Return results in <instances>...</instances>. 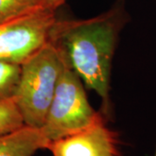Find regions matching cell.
Here are the masks:
<instances>
[{
  "label": "cell",
  "instance_id": "3",
  "mask_svg": "<svg viewBox=\"0 0 156 156\" xmlns=\"http://www.w3.org/2000/svg\"><path fill=\"white\" fill-rule=\"evenodd\" d=\"M101 118L103 115L89 102L83 81L67 62L41 128L45 138L50 143L89 128Z\"/></svg>",
  "mask_w": 156,
  "mask_h": 156
},
{
  "label": "cell",
  "instance_id": "9",
  "mask_svg": "<svg viewBox=\"0 0 156 156\" xmlns=\"http://www.w3.org/2000/svg\"><path fill=\"white\" fill-rule=\"evenodd\" d=\"M43 0H0V23L24 16L42 7Z\"/></svg>",
  "mask_w": 156,
  "mask_h": 156
},
{
  "label": "cell",
  "instance_id": "1",
  "mask_svg": "<svg viewBox=\"0 0 156 156\" xmlns=\"http://www.w3.org/2000/svg\"><path fill=\"white\" fill-rule=\"evenodd\" d=\"M125 17L124 3L118 1L111 9L92 18L56 19L50 31V40L63 53L85 87L101 97L105 115L110 108L112 59Z\"/></svg>",
  "mask_w": 156,
  "mask_h": 156
},
{
  "label": "cell",
  "instance_id": "6",
  "mask_svg": "<svg viewBox=\"0 0 156 156\" xmlns=\"http://www.w3.org/2000/svg\"><path fill=\"white\" fill-rule=\"evenodd\" d=\"M48 145L41 128L24 126L0 137V156H33L40 149H47Z\"/></svg>",
  "mask_w": 156,
  "mask_h": 156
},
{
  "label": "cell",
  "instance_id": "10",
  "mask_svg": "<svg viewBox=\"0 0 156 156\" xmlns=\"http://www.w3.org/2000/svg\"><path fill=\"white\" fill-rule=\"evenodd\" d=\"M65 1L66 0H43L42 7L56 11L57 8H59L62 5H63Z\"/></svg>",
  "mask_w": 156,
  "mask_h": 156
},
{
  "label": "cell",
  "instance_id": "4",
  "mask_svg": "<svg viewBox=\"0 0 156 156\" xmlns=\"http://www.w3.org/2000/svg\"><path fill=\"white\" fill-rule=\"evenodd\" d=\"M56 11L40 7L0 23V60L23 64L50 40Z\"/></svg>",
  "mask_w": 156,
  "mask_h": 156
},
{
  "label": "cell",
  "instance_id": "7",
  "mask_svg": "<svg viewBox=\"0 0 156 156\" xmlns=\"http://www.w3.org/2000/svg\"><path fill=\"white\" fill-rule=\"evenodd\" d=\"M24 126L15 98L0 100V137L15 132Z\"/></svg>",
  "mask_w": 156,
  "mask_h": 156
},
{
  "label": "cell",
  "instance_id": "2",
  "mask_svg": "<svg viewBox=\"0 0 156 156\" xmlns=\"http://www.w3.org/2000/svg\"><path fill=\"white\" fill-rule=\"evenodd\" d=\"M68 62L63 53L50 40L21 64V76L15 100L25 126L41 128Z\"/></svg>",
  "mask_w": 156,
  "mask_h": 156
},
{
  "label": "cell",
  "instance_id": "5",
  "mask_svg": "<svg viewBox=\"0 0 156 156\" xmlns=\"http://www.w3.org/2000/svg\"><path fill=\"white\" fill-rule=\"evenodd\" d=\"M117 134L108 128L101 118L89 128L47 147L52 156H120Z\"/></svg>",
  "mask_w": 156,
  "mask_h": 156
},
{
  "label": "cell",
  "instance_id": "8",
  "mask_svg": "<svg viewBox=\"0 0 156 156\" xmlns=\"http://www.w3.org/2000/svg\"><path fill=\"white\" fill-rule=\"evenodd\" d=\"M21 70V64L0 60V100L15 96Z\"/></svg>",
  "mask_w": 156,
  "mask_h": 156
},
{
  "label": "cell",
  "instance_id": "11",
  "mask_svg": "<svg viewBox=\"0 0 156 156\" xmlns=\"http://www.w3.org/2000/svg\"><path fill=\"white\" fill-rule=\"evenodd\" d=\"M154 156H156V148H155V154H154Z\"/></svg>",
  "mask_w": 156,
  "mask_h": 156
}]
</instances>
